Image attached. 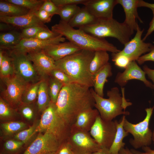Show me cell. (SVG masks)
Wrapping results in <instances>:
<instances>
[{
  "instance_id": "7",
  "label": "cell",
  "mask_w": 154,
  "mask_h": 154,
  "mask_svg": "<svg viewBox=\"0 0 154 154\" xmlns=\"http://www.w3.org/2000/svg\"><path fill=\"white\" fill-rule=\"evenodd\" d=\"M154 107L146 108L145 117L142 121L136 124L129 122L125 117L123 127L125 130L131 134L133 138L129 143L134 149H137L145 146H149L151 143L153 132L149 128V123Z\"/></svg>"
},
{
  "instance_id": "45",
  "label": "cell",
  "mask_w": 154,
  "mask_h": 154,
  "mask_svg": "<svg viewBox=\"0 0 154 154\" xmlns=\"http://www.w3.org/2000/svg\"><path fill=\"white\" fill-rule=\"evenodd\" d=\"M35 14L38 19L44 24L50 22L53 16L44 10L40 9L35 12Z\"/></svg>"
},
{
  "instance_id": "55",
  "label": "cell",
  "mask_w": 154,
  "mask_h": 154,
  "mask_svg": "<svg viewBox=\"0 0 154 154\" xmlns=\"http://www.w3.org/2000/svg\"><path fill=\"white\" fill-rule=\"evenodd\" d=\"M152 141L153 142V144L154 145V129L153 131Z\"/></svg>"
},
{
  "instance_id": "39",
  "label": "cell",
  "mask_w": 154,
  "mask_h": 154,
  "mask_svg": "<svg viewBox=\"0 0 154 154\" xmlns=\"http://www.w3.org/2000/svg\"><path fill=\"white\" fill-rule=\"evenodd\" d=\"M49 28L46 25L32 27L22 29L21 34L23 38H34L40 31Z\"/></svg>"
},
{
  "instance_id": "14",
  "label": "cell",
  "mask_w": 154,
  "mask_h": 154,
  "mask_svg": "<svg viewBox=\"0 0 154 154\" xmlns=\"http://www.w3.org/2000/svg\"><path fill=\"white\" fill-rule=\"evenodd\" d=\"M135 36L124 45L122 50L117 52L128 57L131 61H137L141 55L149 52L152 44L146 43L141 39L144 29L141 30L139 26Z\"/></svg>"
},
{
  "instance_id": "27",
  "label": "cell",
  "mask_w": 154,
  "mask_h": 154,
  "mask_svg": "<svg viewBox=\"0 0 154 154\" xmlns=\"http://www.w3.org/2000/svg\"><path fill=\"white\" fill-rule=\"evenodd\" d=\"M30 11L27 9L6 0H0V16L16 17L25 15Z\"/></svg>"
},
{
  "instance_id": "21",
  "label": "cell",
  "mask_w": 154,
  "mask_h": 154,
  "mask_svg": "<svg viewBox=\"0 0 154 154\" xmlns=\"http://www.w3.org/2000/svg\"><path fill=\"white\" fill-rule=\"evenodd\" d=\"M99 113L96 109L86 110L77 116L75 121L71 127L79 130L89 132Z\"/></svg>"
},
{
  "instance_id": "43",
  "label": "cell",
  "mask_w": 154,
  "mask_h": 154,
  "mask_svg": "<svg viewBox=\"0 0 154 154\" xmlns=\"http://www.w3.org/2000/svg\"><path fill=\"white\" fill-rule=\"evenodd\" d=\"M59 34L49 29L42 31L38 33L34 38L46 40L55 37Z\"/></svg>"
},
{
  "instance_id": "26",
  "label": "cell",
  "mask_w": 154,
  "mask_h": 154,
  "mask_svg": "<svg viewBox=\"0 0 154 154\" xmlns=\"http://www.w3.org/2000/svg\"><path fill=\"white\" fill-rule=\"evenodd\" d=\"M43 78L39 85L37 98V106L38 112H42L51 102L48 90V79Z\"/></svg>"
},
{
  "instance_id": "24",
  "label": "cell",
  "mask_w": 154,
  "mask_h": 154,
  "mask_svg": "<svg viewBox=\"0 0 154 154\" xmlns=\"http://www.w3.org/2000/svg\"><path fill=\"white\" fill-rule=\"evenodd\" d=\"M96 19L84 7L80 8L68 24L74 28H79L92 23Z\"/></svg>"
},
{
  "instance_id": "16",
  "label": "cell",
  "mask_w": 154,
  "mask_h": 154,
  "mask_svg": "<svg viewBox=\"0 0 154 154\" xmlns=\"http://www.w3.org/2000/svg\"><path fill=\"white\" fill-rule=\"evenodd\" d=\"M27 54L39 75L43 78L49 76L51 71L56 68L55 61L42 50Z\"/></svg>"
},
{
  "instance_id": "33",
  "label": "cell",
  "mask_w": 154,
  "mask_h": 154,
  "mask_svg": "<svg viewBox=\"0 0 154 154\" xmlns=\"http://www.w3.org/2000/svg\"><path fill=\"white\" fill-rule=\"evenodd\" d=\"M59 7L58 15L61 20L68 23L80 10V8L76 5H68Z\"/></svg>"
},
{
  "instance_id": "28",
  "label": "cell",
  "mask_w": 154,
  "mask_h": 154,
  "mask_svg": "<svg viewBox=\"0 0 154 154\" xmlns=\"http://www.w3.org/2000/svg\"><path fill=\"white\" fill-rule=\"evenodd\" d=\"M110 57L108 52L98 50L95 52L91 62L90 69L93 75L103 67L108 62Z\"/></svg>"
},
{
  "instance_id": "48",
  "label": "cell",
  "mask_w": 154,
  "mask_h": 154,
  "mask_svg": "<svg viewBox=\"0 0 154 154\" xmlns=\"http://www.w3.org/2000/svg\"><path fill=\"white\" fill-rule=\"evenodd\" d=\"M144 152H141L134 149H130L133 154H154V149H152L149 146H145L142 148Z\"/></svg>"
},
{
  "instance_id": "40",
  "label": "cell",
  "mask_w": 154,
  "mask_h": 154,
  "mask_svg": "<svg viewBox=\"0 0 154 154\" xmlns=\"http://www.w3.org/2000/svg\"><path fill=\"white\" fill-rule=\"evenodd\" d=\"M50 76L61 82L64 86L74 82L68 75L58 69L55 68L52 70L50 73Z\"/></svg>"
},
{
  "instance_id": "46",
  "label": "cell",
  "mask_w": 154,
  "mask_h": 154,
  "mask_svg": "<svg viewBox=\"0 0 154 154\" xmlns=\"http://www.w3.org/2000/svg\"><path fill=\"white\" fill-rule=\"evenodd\" d=\"M140 65L142 64L147 61H152L154 62V46L153 44L151 47L150 51L148 53L141 56L137 60Z\"/></svg>"
},
{
  "instance_id": "49",
  "label": "cell",
  "mask_w": 154,
  "mask_h": 154,
  "mask_svg": "<svg viewBox=\"0 0 154 154\" xmlns=\"http://www.w3.org/2000/svg\"><path fill=\"white\" fill-rule=\"evenodd\" d=\"M152 12L153 17L149 23V27L147 32L144 38L142 39V40L143 41L145 40L147 37L154 31V11H153Z\"/></svg>"
},
{
  "instance_id": "53",
  "label": "cell",
  "mask_w": 154,
  "mask_h": 154,
  "mask_svg": "<svg viewBox=\"0 0 154 154\" xmlns=\"http://www.w3.org/2000/svg\"><path fill=\"white\" fill-rule=\"evenodd\" d=\"M90 154H111L109 149L106 148H102L100 150Z\"/></svg>"
},
{
  "instance_id": "25",
  "label": "cell",
  "mask_w": 154,
  "mask_h": 154,
  "mask_svg": "<svg viewBox=\"0 0 154 154\" xmlns=\"http://www.w3.org/2000/svg\"><path fill=\"white\" fill-rule=\"evenodd\" d=\"M23 39L21 33L12 30L0 34V49L8 50L18 44Z\"/></svg>"
},
{
  "instance_id": "52",
  "label": "cell",
  "mask_w": 154,
  "mask_h": 154,
  "mask_svg": "<svg viewBox=\"0 0 154 154\" xmlns=\"http://www.w3.org/2000/svg\"><path fill=\"white\" fill-rule=\"evenodd\" d=\"M13 27H14L7 23L1 22L0 23V31H1L12 30Z\"/></svg>"
},
{
  "instance_id": "18",
  "label": "cell",
  "mask_w": 154,
  "mask_h": 154,
  "mask_svg": "<svg viewBox=\"0 0 154 154\" xmlns=\"http://www.w3.org/2000/svg\"><path fill=\"white\" fill-rule=\"evenodd\" d=\"M35 12L30 11L27 14L16 17L0 16V22L22 29L33 26H45L37 17Z\"/></svg>"
},
{
  "instance_id": "17",
  "label": "cell",
  "mask_w": 154,
  "mask_h": 154,
  "mask_svg": "<svg viewBox=\"0 0 154 154\" xmlns=\"http://www.w3.org/2000/svg\"><path fill=\"white\" fill-rule=\"evenodd\" d=\"M117 4V0H87L84 7L97 19L113 17V10Z\"/></svg>"
},
{
  "instance_id": "11",
  "label": "cell",
  "mask_w": 154,
  "mask_h": 154,
  "mask_svg": "<svg viewBox=\"0 0 154 154\" xmlns=\"http://www.w3.org/2000/svg\"><path fill=\"white\" fill-rule=\"evenodd\" d=\"M8 52L13 58L15 74L27 83H35L43 78L39 75L27 54Z\"/></svg>"
},
{
  "instance_id": "19",
  "label": "cell",
  "mask_w": 154,
  "mask_h": 154,
  "mask_svg": "<svg viewBox=\"0 0 154 154\" xmlns=\"http://www.w3.org/2000/svg\"><path fill=\"white\" fill-rule=\"evenodd\" d=\"M82 49L69 41L48 46L42 50L55 61L60 60Z\"/></svg>"
},
{
  "instance_id": "37",
  "label": "cell",
  "mask_w": 154,
  "mask_h": 154,
  "mask_svg": "<svg viewBox=\"0 0 154 154\" xmlns=\"http://www.w3.org/2000/svg\"><path fill=\"white\" fill-rule=\"evenodd\" d=\"M25 143L15 139H10L4 143L1 154H15L22 149Z\"/></svg>"
},
{
  "instance_id": "34",
  "label": "cell",
  "mask_w": 154,
  "mask_h": 154,
  "mask_svg": "<svg viewBox=\"0 0 154 154\" xmlns=\"http://www.w3.org/2000/svg\"><path fill=\"white\" fill-rule=\"evenodd\" d=\"M48 92L51 102L55 104L64 85L50 76L48 78Z\"/></svg>"
},
{
  "instance_id": "29",
  "label": "cell",
  "mask_w": 154,
  "mask_h": 154,
  "mask_svg": "<svg viewBox=\"0 0 154 154\" xmlns=\"http://www.w3.org/2000/svg\"><path fill=\"white\" fill-rule=\"evenodd\" d=\"M27 128V124L22 121H5L0 124L1 132L5 136L14 135Z\"/></svg>"
},
{
  "instance_id": "15",
  "label": "cell",
  "mask_w": 154,
  "mask_h": 154,
  "mask_svg": "<svg viewBox=\"0 0 154 154\" xmlns=\"http://www.w3.org/2000/svg\"><path fill=\"white\" fill-rule=\"evenodd\" d=\"M145 74L136 61H132L129 63L123 72L118 73L114 81L122 87L125 86L129 80H137L142 81L146 86L154 89L153 84L146 78Z\"/></svg>"
},
{
  "instance_id": "54",
  "label": "cell",
  "mask_w": 154,
  "mask_h": 154,
  "mask_svg": "<svg viewBox=\"0 0 154 154\" xmlns=\"http://www.w3.org/2000/svg\"><path fill=\"white\" fill-rule=\"evenodd\" d=\"M119 154H133L128 148H122L120 150Z\"/></svg>"
},
{
  "instance_id": "3",
  "label": "cell",
  "mask_w": 154,
  "mask_h": 154,
  "mask_svg": "<svg viewBox=\"0 0 154 154\" xmlns=\"http://www.w3.org/2000/svg\"><path fill=\"white\" fill-rule=\"evenodd\" d=\"M51 30L62 35L81 49L94 52L104 50L112 53L120 51L105 38L95 37L79 29H75L61 20L52 26Z\"/></svg>"
},
{
  "instance_id": "12",
  "label": "cell",
  "mask_w": 154,
  "mask_h": 154,
  "mask_svg": "<svg viewBox=\"0 0 154 154\" xmlns=\"http://www.w3.org/2000/svg\"><path fill=\"white\" fill-rule=\"evenodd\" d=\"M61 144L57 138L51 133H40L23 154H45L56 152Z\"/></svg>"
},
{
  "instance_id": "32",
  "label": "cell",
  "mask_w": 154,
  "mask_h": 154,
  "mask_svg": "<svg viewBox=\"0 0 154 154\" xmlns=\"http://www.w3.org/2000/svg\"><path fill=\"white\" fill-rule=\"evenodd\" d=\"M14 74L13 58L8 52H5L3 51V60L0 64L1 77V78H6Z\"/></svg>"
},
{
  "instance_id": "30",
  "label": "cell",
  "mask_w": 154,
  "mask_h": 154,
  "mask_svg": "<svg viewBox=\"0 0 154 154\" xmlns=\"http://www.w3.org/2000/svg\"><path fill=\"white\" fill-rule=\"evenodd\" d=\"M19 114L17 110L11 107L1 97L0 98V119L4 121L15 119Z\"/></svg>"
},
{
  "instance_id": "13",
  "label": "cell",
  "mask_w": 154,
  "mask_h": 154,
  "mask_svg": "<svg viewBox=\"0 0 154 154\" xmlns=\"http://www.w3.org/2000/svg\"><path fill=\"white\" fill-rule=\"evenodd\" d=\"M66 39L61 35L46 40L35 38H23L18 44L7 50L10 53L27 54L31 52L42 50L49 45L64 42Z\"/></svg>"
},
{
  "instance_id": "44",
  "label": "cell",
  "mask_w": 154,
  "mask_h": 154,
  "mask_svg": "<svg viewBox=\"0 0 154 154\" xmlns=\"http://www.w3.org/2000/svg\"><path fill=\"white\" fill-rule=\"evenodd\" d=\"M55 5L58 7L79 4L84 5L87 0H51Z\"/></svg>"
},
{
  "instance_id": "36",
  "label": "cell",
  "mask_w": 154,
  "mask_h": 154,
  "mask_svg": "<svg viewBox=\"0 0 154 154\" xmlns=\"http://www.w3.org/2000/svg\"><path fill=\"white\" fill-rule=\"evenodd\" d=\"M30 11H36L41 7L45 0H5Z\"/></svg>"
},
{
  "instance_id": "6",
  "label": "cell",
  "mask_w": 154,
  "mask_h": 154,
  "mask_svg": "<svg viewBox=\"0 0 154 154\" xmlns=\"http://www.w3.org/2000/svg\"><path fill=\"white\" fill-rule=\"evenodd\" d=\"M71 127L56 113L55 104L52 102L42 112L35 133L49 132L53 134L61 144L67 141Z\"/></svg>"
},
{
  "instance_id": "38",
  "label": "cell",
  "mask_w": 154,
  "mask_h": 154,
  "mask_svg": "<svg viewBox=\"0 0 154 154\" xmlns=\"http://www.w3.org/2000/svg\"><path fill=\"white\" fill-rule=\"evenodd\" d=\"M39 121H35L31 126L14 135V139L26 143L30 138L35 134V131Z\"/></svg>"
},
{
  "instance_id": "50",
  "label": "cell",
  "mask_w": 154,
  "mask_h": 154,
  "mask_svg": "<svg viewBox=\"0 0 154 154\" xmlns=\"http://www.w3.org/2000/svg\"><path fill=\"white\" fill-rule=\"evenodd\" d=\"M143 70L149 78L153 81L154 87V69H150L146 65H145L143 66Z\"/></svg>"
},
{
  "instance_id": "41",
  "label": "cell",
  "mask_w": 154,
  "mask_h": 154,
  "mask_svg": "<svg viewBox=\"0 0 154 154\" xmlns=\"http://www.w3.org/2000/svg\"><path fill=\"white\" fill-rule=\"evenodd\" d=\"M112 60L115 65L120 68L125 69L131 62L127 56L118 53H112Z\"/></svg>"
},
{
  "instance_id": "20",
  "label": "cell",
  "mask_w": 154,
  "mask_h": 154,
  "mask_svg": "<svg viewBox=\"0 0 154 154\" xmlns=\"http://www.w3.org/2000/svg\"><path fill=\"white\" fill-rule=\"evenodd\" d=\"M117 4L123 7L125 15L124 22L132 31H136L139 26L137 19L141 23L143 22L137 11L138 0H117Z\"/></svg>"
},
{
  "instance_id": "51",
  "label": "cell",
  "mask_w": 154,
  "mask_h": 154,
  "mask_svg": "<svg viewBox=\"0 0 154 154\" xmlns=\"http://www.w3.org/2000/svg\"><path fill=\"white\" fill-rule=\"evenodd\" d=\"M138 7H147L150 9L152 11H154V3H150L142 0H138Z\"/></svg>"
},
{
  "instance_id": "2",
  "label": "cell",
  "mask_w": 154,
  "mask_h": 154,
  "mask_svg": "<svg viewBox=\"0 0 154 154\" xmlns=\"http://www.w3.org/2000/svg\"><path fill=\"white\" fill-rule=\"evenodd\" d=\"M95 52L82 49L55 61L56 68L68 75L74 82L89 87H93V75L90 69Z\"/></svg>"
},
{
  "instance_id": "9",
  "label": "cell",
  "mask_w": 154,
  "mask_h": 154,
  "mask_svg": "<svg viewBox=\"0 0 154 154\" xmlns=\"http://www.w3.org/2000/svg\"><path fill=\"white\" fill-rule=\"evenodd\" d=\"M117 120L106 121L99 115L90 129V135L102 148L109 149L112 145L117 131Z\"/></svg>"
},
{
  "instance_id": "56",
  "label": "cell",
  "mask_w": 154,
  "mask_h": 154,
  "mask_svg": "<svg viewBox=\"0 0 154 154\" xmlns=\"http://www.w3.org/2000/svg\"><path fill=\"white\" fill-rule=\"evenodd\" d=\"M56 152H49L45 154H56Z\"/></svg>"
},
{
  "instance_id": "5",
  "label": "cell",
  "mask_w": 154,
  "mask_h": 154,
  "mask_svg": "<svg viewBox=\"0 0 154 154\" xmlns=\"http://www.w3.org/2000/svg\"><path fill=\"white\" fill-rule=\"evenodd\" d=\"M79 29L97 37L115 38L124 45L134 32L124 22H119L113 18L97 19L92 23Z\"/></svg>"
},
{
  "instance_id": "10",
  "label": "cell",
  "mask_w": 154,
  "mask_h": 154,
  "mask_svg": "<svg viewBox=\"0 0 154 154\" xmlns=\"http://www.w3.org/2000/svg\"><path fill=\"white\" fill-rule=\"evenodd\" d=\"M2 79L6 87L1 97L11 107L17 109L22 103L23 94L29 84L15 74Z\"/></svg>"
},
{
  "instance_id": "35",
  "label": "cell",
  "mask_w": 154,
  "mask_h": 154,
  "mask_svg": "<svg viewBox=\"0 0 154 154\" xmlns=\"http://www.w3.org/2000/svg\"><path fill=\"white\" fill-rule=\"evenodd\" d=\"M17 109L19 114L28 121L34 119L36 115L37 110H38L37 108L35 106L34 103L27 104L22 103Z\"/></svg>"
},
{
  "instance_id": "47",
  "label": "cell",
  "mask_w": 154,
  "mask_h": 154,
  "mask_svg": "<svg viewBox=\"0 0 154 154\" xmlns=\"http://www.w3.org/2000/svg\"><path fill=\"white\" fill-rule=\"evenodd\" d=\"M56 154H75L67 141L62 143L60 145Z\"/></svg>"
},
{
  "instance_id": "4",
  "label": "cell",
  "mask_w": 154,
  "mask_h": 154,
  "mask_svg": "<svg viewBox=\"0 0 154 154\" xmlns=\"http://www.w3.org/2000/svg\"><path fill=\"white\" fill-rule=\"evenodd\" d=\"M123 88H122V96L117 87L111 88L107 92L108 98L100 96L93 88H90L95 102L94 107L97 110L101 117L103 120L107 121H112L119 116L129 115V112L125 110L127 107L131 105L132 103L125 99Z\"/></svg>"
},
{
  "instance_id": "31",
  "label": "cell",
  "mask_w": 154,
  "mask_h": 154,
  "mask_svg": "<svg viewBox=\"0 0 154 154\" xmlns=\"http://www.w3.org/2000/svg\"><path fill=\"white\" fill-rule=\"evenodd\" d=\"M42 79L36 83L28 84L23 94L22 103L27 104L34 103L37 100L39 87Z\"/></svg>"
},
{
  "instance_id": "23",
  "label": "cell",
  "mask_w": 154,
  "mask_h": 154,
  "mask_svg": "<svg viewBox=\"0 0 154 154\" xmlns=\"http://www.w3.org/2000/svg\"><path fill=\"white\" fill-rule=\"evenodd\" d=\"M125 116L123 115L121 120H117V131L111 147L109 149L111 154H119L121 149L124 147L125 143L123 142L124 138L129 135V133L126 131L123 127L124 118Z\"/></svg>"
},
{
  "instance_id": "22",
  "label": "cell",
  "mask_w": 154,
  "mask_h": 154,
  "mask_svg": "<svg viewBox=\"0 0 154 154\" xmlns=\"http://www.w3.org/2000/svg\"><path fill=\"white\" fill-rule=\"evenodd\" d=\"M112 75V66L109 62L93 74L94 90L100 96L104 97V84L108 81V78Z\"/></svg>"
},
{
  "instance_id": "8",
  "label": "cell",
  "mask_w": 154,
  "mask_h": 154,
  "mask_svg": "<svg viewBox=\"0 0 154 154\" xmlns=\"http://www.w3.org/2000/svg\"><path fill=\"white\" fill-rule=\"evenodd\" d=\"M67 141L75 154H90L102 148L89 132L71 127Z\"/></svg>"
},
{
  "instance_id": "1",
  "label": "cell",
  "mask_w": 154,
  "mask_h": 154,
  "mask_svg": "<svg viewBox=\"0 0 154 154\" xmlns=\"http://www.w3.org/2000/svg\"><path fill=\"white\" fill-rule=\"evenodd\" d=\"M90 88L73 82L64 85L55 104L56 114L70 126L82 112L93 108L95 101Z\"/></svg>"
},
{
  "instance_id": "42",
  "label": "cell",
  "mask_w": 154,
  "mask_h": 154,
  "mask_svg": "<svg viewBox=\"0 0 154 154\" xmlns=\"http://www.w3.org/2000/svg\"><path fill=\"white\" fill-rule=\"evenodd\" d=\"M40 9L44 10L50 14L58 15L59 7L56 6L51 0H45Z\"/></svg>"
}]
</instances>
